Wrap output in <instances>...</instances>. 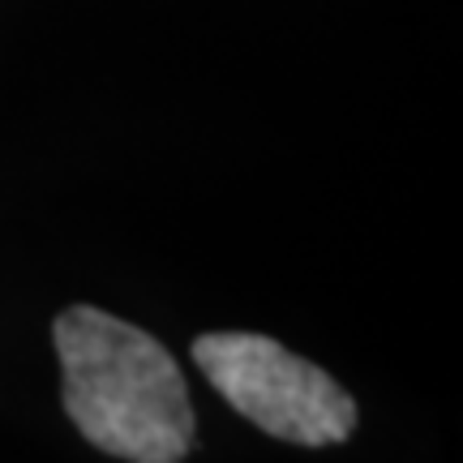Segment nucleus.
Returning a JSON list of instances; mask_svg holds the SVG:
<instances>
[{"mask_svg":"<svg viewBox=\"0 0 463 463\" xmlns=\"http://www.w3.org/2000/svg\"><path fill=\"white\" fill-rule=\"evenodd\" d=\"M65 412L90 447L129 463H181L194 447V408L159 339L78 305L56 317Z\"/></svg>","mask_w":463,"mask_h":463,"instance_id":"1","label":"nucleus"},{"mask_svg":"<svg viewBox=\"0 0 463 463\" xmlns=\"http://www.w3.org/2000/svg\"><path fill=\"white\" fill-rule=\"evenodd\" d=\"M194 361L219 395L270 438L331 447L356 430V403L344 386L266 335H202Z\"/></svg>","mask_w":463,"mask_h":463,"instance_id":"2","label":"nucleus"}]
</instances>
